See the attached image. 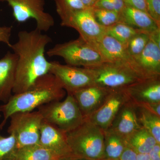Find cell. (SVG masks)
<instances>
[{
	"label": "cell",
	"mask_w": 160,
	"mask_h": 160,
	"mask_svg": "<svg viewBox=\"0 0 160 160\" xmlns=\"http://www.w3.org/2000/svg\"><path fill=\"white\" fill-rule=\"evenodd\" d=\"M147 12L160 26V0H145Z\"/></svg>",
	"instance_id": "obj_30"
},
{
	"label": "cell",
	"mask_w": 160,
	"mask_h": 160,
	"mask_svg": "<svg viewBox=\"0 0 160 160\" xmlns=\"http://www.w3.org/2000/svg\"><path fill=\"white\" fill-rule=\"evenodd\" d=\"M141 127L137 106L129 100L120 109L107 129L126 138Z\"/></svg>",
	"instance_id": "obj_16"
},
{
	"label": "cell",
	"mask_w": 160,
	"mask_h": 160,
	"mask_svg": "<svg viewBox=\"0 0 160 160\" xmlns=\"http://www.w3.org/2000/svg\"><path fill=\"white\" fill-rule=\"evenodd\" d=\"M92 8L95 18L101 26L104 27H109L119 22V12L107 9Z\"/></svg>",
	"instance_id": "obj_28"
},
{
	"label": "cell",
	"mask_w": 160,
	"mask_h": 160,
	"mask_svg": "<svg viewBox=\"0 0 160 160\" xmlns=\"http://www.w3.org/2000/svg\"><path fill=\"white\" fill-rule=\"evenodd\" d=\"M100 160H112L107 159H103Z\"/></svg>",
	"instance_id": "obj_40"
},
{
	"label": "cell",
	"mask_w": 160,
	"mask_h": 160,
	"mask_svg": "<svg viewBox=\"0 0 160 160\" xmlns=\"http://www.w3.org/2000/svg\"><path fill=\"white\" fill-rule=\"evenodd\" d=\"M129 100L124 89L112 90L102 105L86 118L105 131L109 128L122 106Z\"/></svg>",
	"instance_id": "obj_12"
},
{
	"label": "cell",
	"mask_w": 160,
	"mask_h": 160,
	"mask_svg": "<svg viewBox=\"0 0 160 160\" xmlns=\"http://www.w3.org/2000/svg\"><path fill=\"white\" fill-rule=\"evenodd\" d=\"M37 109L44 121L66 133L77 128L85 119L74 97L69 93L62 101L52 102Z\"/></svg>",
	"instance_id": "obj_5"
},
{
	"label": "cell",
	"mask_w": 160,
	"mask_h": 160,
	"mask_svg": "<svg viewBox=\"0 0 160 160\" xmlns=\"http://www.w3.org/2000/svg\"><path fill=\"white\" fill-rule=\"evenodd\" d=\"M138 118L141 126L146 129L160 144V116L137 106Z\"/></svg>",
	"instance_id": "obj_23"
},
{
	"label": "cell",
	"mask_w": 160,
	"mask_h": 160,
	"mask_svg": "<svg viewBox=\"0 0 160 160\" xmlns=\"http://www.w3.org/2000/svg\"><path fill=\"white\" fill-rule=\"evenodd\" d=\"M66 136L74 157L91 160L104 159V130L88 119Z\"/></svg>",
	"instance_id": "obj_3"
},
{
	"label": "cell",
	"mask_w": 160,
	"mask_h": 160,
	"mask_svg": "<svg viewBox=\"0 0 160 160\" xmlns=\"http://www.w3.org/2000/svg\"><path fill=\"white\" fill-rule=\"evenodd\" d=\"M124 89L129 100L137 106L160 102V77L144 79Z\"/></svg>",
	"instance_id": "obj_15"
},
{
	"label": "cell",
	"mask_w": 160,
	"mask_h": 160,
	"mask_svg": "<svg viewBox=\"0 0 160 160\" xmlns=\"http://www.w3.org/2000/svg\"><path fill=\"white\" fill-rule=\"evenodd\" d=\"M11 7L15 20L24 23L30 19L36 22V28L41 32H47L54 26L55 21L50 13L45 11V0H0Z\"/></svg>",
	"instance_id": "obj_8"
},
{
	"label": "cell",
	"mask_w": 160,
	"mask_h": 160,
	"mask_svg": "<svg viewBox=\"0 0 160 160\" xmlns=\"http://www.w3.org/2000/svg\"><path fill=\"white\" fill-rule=\"evenodd\" d=\"M124 1L126 6L147 12V6L145 0H124Z\"/></svg>",
	"instance_id": "obj_32"
},
{
	"label": "cell",
	"mask_w": 160,
	"mask_h": 160,
	"mask_svg": "<svg viewBox=\"0 0 160 160\" xmlns=\"http://www.w3.org/2000/svg\"><path fill=\"white\" fill-rule=\"evenodd\" d=\"M18 56L8 51L0 59V102L6 103L12 94Z\"/></svg>",
	"instance_id": "obj_18"
},
{
	"label": "cell",
	"mask_w": 160,
	"mask_h": 160,
	"mask_svg": "<svg viewBox=\"0 0 160 160\" xmlns=\"http://www.w3.org/2000/svg\"><path fill=\"white\" fill-rule=\"evenodd\" d=\"M125 6L124 0H97L92 8L120 12Z\"/></svg>",
	"instance_id": "obj_29"
},
{
	"label": "cell",
	"mask_w": 160,
	"mask_h": 160,
	"mask_svg": "<svg viewBox=\"0 0 160 160\" xmlns=\"http://www.w3.org/2000/svg\"><path fill=\"white\" fill-rule=\"evenodd\" d=\"M90 44L98 52L103 62L129 63L133 66L132 59L128 54L126 46L110 36L105 34Z\"/></svg>",
	"instance_id": "obj_17"
},
{
	"label": "cell",
	"mask_w": 160,
	"mask_h": 160,
	"mask_svg": "<svg viewBox=\"0 0 160 160\" xmlns=\"http://www.w3.org/2000/svg\"><path fill=\"white\" fill-rule=\"evenodd\" d=\"M132 66L145 78L160 77V29L150 33L146 48L132 59Z\"/></svg>",
	"instance_id": "obj_11"
},
{
	"label": "cell",
	"mask_w": 160,
	"mask_h": 160,
	"mask_svg": "<svg viewBox=\"0 0 160 160\" xmlns=\"http://www.w3.org/2000/svg\"><path fill=\"white\" fill-rule=\"evenodd\" d=\"M17 42L9 47L18 56L12 94L26 91L41 77L49 73L51 62L45 57L46 46L52 42L48 35L37 29L22 30Z\"/></svg>",
	"instance_id": "obj_1"
},
{
	"label": "cell",
	"mask_w": 160,
	"mask_h": 160,
	"mask_svg": "<svg viewBox=\"0 0 160 160\" xmlns=\"http://www.w3.org/2000/svg\"><path fill=\"white\" fill-rule=\"evenodd\" d=\"M12 27L10 26H0V42L5 43L9 46L11 45L10 38L12 32Z\"/></svg>",
	"instance_id": "obj_31"
},
{
	"label": "cell",
	"mask_w": 160,
	"mask_h": 160,
	"mask_svg": "<svg viewBox=\"0 0 160 160\" xmlns=\"http://www.w3.org/2000/svg\"><path fill=\"white\" fill-rule=\"evenodd\" d=\"M7 132L15 137L18 148L38 145L43 118L38 111L17 112L10 116Z\"/></svg>",
	"instance_id": "obj_7"
},
{
	"label": "cell",
	"mask_w": 160,
	"mask_h": 160,
	"mask_svg": "<svg viewBox=\"0 0 160 160\" xmlns=\"http://www.w3.org/2000/svg\"><path fill=\"white\" fill-rule=\"evenodd\" d=\"M49 57L62 58L69 66L89 68L104 62L96 48L81 37L58 44L46 52Z\"/></svg>",
	"instance_id": "obj_6"
},
{
	"label": "cell",
	"mask_w": 160,
	"mask_h": 160,
	"mask_svg": "<svg viewBox=\"0 0 160 160\" xmlns=\"http://www.w3.org/2000/svg\"><path fill=\"white\" fill-rule=\"evenodd\" d=\"M104 131V159L118 160L126 147L125 138L108 129Z\"/></svg>",
	"instance_id": "obj_21"
},
{
	"label": "cell",
	"mask_w": 160,
	"mask_h": 160,
	"mask_svg": "<svg viewBox=\"0 0 160 160\" xmlns=\"http://www.w3.org/2000/svg\"><path fill=\"white\" fill-rule=\"evenodd\" d=\"M105 28V34L114 38L125 46L135 35L139 32L129 25L120 22Z\"/></svg>",
	"instance_id": "obj_24"
},
{
	"label": "cell",
	"mask_w": 160,
	"mask_h": 160,
	"mask_svg": "<svg viewBox=\"0 0 160 160\" xmlns=\"http://www.w3.org/2000/svg\"><path fill=\"white\" fill-rule=\"evenodd\" d=\"M137 155L134 150L126 147L118 160H137Z\"/></svg>",
	"instance_id": "obj_34"
},
{
	"label": "cell",
	"mask_w": 160,
	"mask_h": 160,
	"mask_svg": "<svg viewBox=\"0 0 160 160\" xmlns=\"http://www.w3.org/2000/svg\"><path fill=\"white\" fill-rule=\"evenodd\" d=\"M60 160H91L85 158L77 157H72L64 158L60 159Z\"/></svg>",
	"instance_id": "obj_38"
},
{
	"label": "cell",
	"mask_w": 160,
	"mask_h": 160,
	"mask_svg": "<svg viewBox=\"0 0 160 160\" xmlns=\"http://www.w3.org/2000/svg\"><path fill=\"white\" fill-rule=\"evenodd\" d=\"M61 25L77 30L80 37L89 44L99 39L105 34V28L95 18L92 8H87L65 17L61 19Z\"/></svg>",
	"instance_id": "obj_10"
},
{
	"label": "cell",
	"mask_w": 160,
	"mask_h": 160,
	"mask_svg": "<svg viewBox=\"0 0 160 160\" xmlns=\"http://www.w3.org/2000/svg\"><path fill=\"white\" fill-rule=\"evenodd\" d=\"M86 68L91 75L94 84L112 90L124 89L145 79L129 63L104 62Z\"/></svg>",
	"instance_id": "obj_4"
},
{
	"label": "cell",
	"mask_w": 160,
	"mask_h": 160,
	"mask_svg": "<svg viewBox=\"0 0 160 160\" xmlns=\"http://www.w3.org/2000/svg\"><path fill=\"white\" fill-rule=\"evenodd\" d=\"M148 154L151 160H160V144L157 143Z\"/></svg>",
	"instance_id": "obj_35"
},
{
	"label": "cell",
	"mask_w": 160,
	"mask_h": 160,
	"mask_svg": "<svg viewBox=\"0 0 160 160\" xmlns=\"http://www.w3.org/2000/svg\"><path fill=\"white\" fill-rule=\"evenodd\" d=\"M39 144L60 159L74 157L67 142L66 133L44 120L40 129Z\"/></svg>",
	"instance_id": "obj_13"
},
{
	"label": "cell",
	"mask_w": 160,
	"mask_h": 160,
	"mask_svg": "<svg viewBox=\"0 0 160 160\" xmlns=\"http://www.w3.org/2000/svg\"><path fill=\"white\" fill-rule=\"evenodd\" d=\"M138 106L145 108L152 113L160 116V102L147 103Z\"/></svg>",
	"instance_id": "obj_33"
},
{
	"label": "cell",
	"mask_w": 160,
	"mask_h": 160,
	"mask_svg": "<svg viewBox=\"0 0 160 160\" xmlns=\"http://www.w3.org/2000/svg\"><path fill=\"white\" fill-rule=\"evenodd\" d=\"M120 22L141 32L150 34L160 29V26L147 12L125 6L120 12Z\"/></svg>",
	"instance_id": "obj_19"
},
{
	"label": "cell",
	"mask_w": 160,
	"mask_h": 160,
	"mask_svg": "<svg viewBox=\"0 0 160 160\" xmlns=\"http://www.w3.org/2000/svg\"><path fill=\"white\" fill-rule=\"evenodd\" d=\"M112 91L94 84L78 90L72 95L83 116L86 118L102 105Z\"/></svg>",
	"instance_id": "obj_14"
},
{
	"label": "cell",
	"mask_w": 160,
	"mask_h": 160,
	"mask_svg": "<svg viewBox=\"0 0 160 160\" xmlns=\"http://www.w3.org/2000/svg\"><path fill=\"white\" fill-rule=\"evenodd\" d=\"M49 72L54 76L63 89L69 94L94 84L89 70L84 67L62 65L53 61L51 62Z\"/></svg>",
	"instance_id": "obj_9"
},
{
	"label": "cell",
	"mask_w": 160,
	"mask_h": 160,
	"mask_svg": "<svg viewBox=\"0 0 160 160\" xmlns=\"http://www.w3.org/2000/svg\"><path fill=\"white\" fill-rule=\"evenodd\" d=\"M66 94V91L53 74L49 72L41 77L29 89L21 93L12 94L7 102L0 106L3 116L0 130L13 113L32 111L45 104L61 101Z\"/></svg>",
	"instance_id": "obj_2"
},
{
	"label": "cell",
	"mask_w": 160,
	"mask_h": 160,
	"mask_svg": "<svg viewBox=\"0 0 160 160\" xmlns=\"http://www.w3.org/2000/svg\"><path fill=\"white\" fill-rule=\"evenodd\" d=\"M126 147L137 153H148L157 143L153 137L143 127L125 138Z\"/></svg>",
	"instance_id": "obj_20"
},
{
	"label": "cell",
	"mask_w": 160,
	"mask_h": 160,
	"mask_svg": "<svg viewBox=\"0 0 160 160\" xmlns=\"http://www.w3.org/2000/svg\"><path fill=\"white\" fill-rule=\"evenodd\" d=\"M2 117V112H1V110H0V118Z\"/></svg>",
	"instance_id": "obj_39"
},
{
	"label": "cell",
	"mask_w": 160,
	"mask_h": 160,
	"mask_svg": "<svg viewBox=\"0 0 160 160\" xmlns=\"http://www.w3.org/2000/svg\"><path fill=\"white\" fill-rule=\"evenodd\" d=\"M150 38V34L139 32L135 35L126 45L128 54L133 59L138 56L146 48Z\"/></svg>",
	"instance_id": "obj_25"
},
{
	"label": "cell",
	"mask_w": 160,
	"mask_h": 160,
	"mask_svg": "<svg viewBox=\"0 0 160 160\" xmlns=\"http://www.w3.org/2000/svg\"><path fill=\"white\" fill-rule=\"evenodd\" d=\"M18 149L17 142L13 135L4 137L0 134V160H13Z\"/></svg>",
	"instance_id": "obj_26"
},
{
	"label": "cell",
	"mask_w": 160,
	"mask_h": 160,
	"mask_svg": "<svg viewBox=\"0 0 160 160\" xmlns=\"http://www.w3.org/2000/svg\"><path fill=\"white\" fill-rule=\"evenodd\" d=\"M137 160H151L148 153H137Z\"/></svg>",
	"instance_id": "obj_37"
},
{
	"label": "cell",
	"mask_w": 160,
	"mask_h": 160,
	"mask_svg": "<svg viewBox=\"0 0 160 160\" xmlns=\"http://www.w3.org/2000/svg\"><path fill=\"white\" fill-rule=\"evenodd\" d=\"M97 0H81L87 8H92Z\"/></svg>",
	"instance_id": "obj_36"
},
{
	"label": "cell",
	"mask_w": 160,
	"mask_h": 160,
	"mask_svg": "<svg viewBox=\"0 0 160 160\" xmlns=\"http://www.w3.org/2000/svg\"><path fill=\"white\" fill-rule=\"evenodd\" d=\"M52 152L39 144L19 148L13 160H60Z\"/></svg>",
	"instance_id": "obj_22"
},
{
	"label": "cell",
	"mask_w": 160,
	"mask_h": 160,
	"mask_svg": "<svg viewBox=\"0 0 160 160\" xmlns=\"http://www.w3.org/2000/svg\"><path fill=\"white\" fill-rule=\"evenodd\" d=\"M56 11L60 18L83 9L87 8L81 0H54Z\"/></svg>",
	"instance_id": "obj_27"
}]
</instances>
